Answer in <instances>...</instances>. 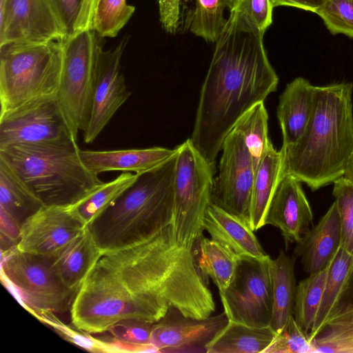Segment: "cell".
Instances as JSON below:
<instances>
[{
    "label": "cell",
    "instance_id": "obj_28",
    "mask_svg": "<svg viewBox=\"0 0 353 353\" xmlns=\"http://www.w3.org/2000/svg\"><path fill=\"white\" fill-rule=\"evenodd\" d=\"M236 0H192L188 12L185 28L205 41L216 42L227 23L225 10L230 12Z\"/></svg>",
    "mask_w": 353,
    "mask_h": 353
},
{
    "label": "cell",
    "instance_id": "obj_15",
    "mask_svg": "<svg viewBox=\"0 0 353 353\" xmlns=\"http://www.w3.org/2000/svg\"><path fill=\"white\" fill-rule=\"evenodd\" d=\"M222 312L205 319L185 316L171 305L166 314L153 323L151 343L158 352L207 353L208 345L228 323Z\"/></svg>",
    "mask_w": 353,
    "mask_h": 353
},
{
    "label": "cell",
    "instance_id": "obj_24",
    "mask_svg": "<svg viewBox=\"0 0 353 353\" xmlns=\"http://www.w3.org/2000/svg\"><path fill=\"white\" fill-rule=\"evenodd\" d=\"M276 334L270 325L255 327L228 321L208 345L207 353H263Z\"/></svg>",
    "mask_w": 353,
    "mask_h": 353
},
{
    "label": "cell",
    "instance_id": "obj_19",
    "mask_svg": "<svg viewBox=\"0 0 353 353\" xmlns=\"http://www.w3.org/2000/svg\"><path fill=\"white\" fill-rule=\"evenodd\" d=\"M176 152V148L155 146L116 150H80L79 154L87 168L97 176L108 171L132 172L140 175L163 164Z\"/></svg>",
    "mask_w": 353,
    "mask_h": 353
},
{
    "label": "cell",
    "instance_id": "obj_41",
    "mask_svg": "<svg viewBox=\"0 0 353 353\" xmlns=\"http://www.w3.org/2000/svg\"><path fill=\"white\" fill-rule=\"evenodd\" d=\"M52 1L65 31V39L72 36L80 10L81 0Z\"/></svg>",
    "mask_w": 353,
    "mask_h": 353
},
{
    "label": "cell",
    "instance_id": "obj_30",
    "mask_svg": "<svg viewBox=\"0 0 353 353\" xmlns=\"http://www.w3.org/2000/svg\"><path fill=\"white\" fill-rule=\"evenodd\" d=\"M313 345L314 353H353V304L332 313Z\"/></svg>",
    "mask_w": 353,
    "mask_h": 353
},
{
    "label": "cell",
    "instance_id": "obj_32",
    "mask_svg": "<svg viewBox=\"0 0 353 353\" xmlns=\"http://www.w3.org/2000/svg\"><path fill=\"white\" fill-rule=\"evenodd\" d=\"M243 136L252 157L254 172L268 148V114L263 102L246 112L233 128Z\"/></svg>",
    "mask_w": 353,
    "mask_h": 353
},
{
    "label": "cell",
    "instance_id": "obj_20",
    "mask_svg": "<svg viewBox=\"0 0 353 353\" xmlns=\"http://www.w3.org/2000/svg\"><path fill=\"white\" fill-rule=\"evenodd\" d=\"M315 85L303 77L286 85L280 95L276 115L283 135V148L296 143L304 133L312 115Z\"/></svg>",
    "mask_w": 353,
    "mask_h": 353
},
{
    "label": "cell",
    "instance_id": "obj_10",
    "mask_svg": "<svg viewBox=\"0 0 353 353\" xmlns=\"http://www.w3.org/2000/svg\"><path fill=\"white\" fill-rule=\"evenodd\" d=\"M269 255L241 256L230 285L219 292L229 321L250 326L270 325L273 306L272 264Z\"/></svg>",
    "mask_w": 353,
    "mask_h": 353
},
{
    "label": "cell",
    "instance_id": "obj_8",
    "mask_svg": "<svg viewBox=\"0 0 353 353\" xmlns=\"http://www.w3.org/2000/svg\"><path fill=\"white\" fill-rule=\"evenodd\" d=\"M176 149L172 224L177 241L193 248L203 237L205 214L212 203L215 163L208 161L190 139Z\"/></svg>",
    "mask_w": 353,
    "mask_h": 353
},
{
    "label": "cell",
    "instance_id": "obj_23",
    "mask_svg": "<svg viewBox=\"0 0 353 353\" xmlns=\"http://www.w3.org/2000/svg\"><path fill=\"white\" fill-rule=\"evenodd\" d=\"M283 175V152L272 144L255 172L252 192L250 227L256 231L264 226L265 216L273 194Z\"/></svg>",
    "mask_w": 353,
    "mask_h": 353
},
{
    "label": "cell",
    "instance_id": "obj_33",
    "mask_svg": "<svg viewBox=\"0 0 353 353\" xmlns=\"http://www.w3.org/2000/svg\"><path fill=\"white\" fill-rule=\"evenodd\" d=\"M138 176L131 172H123L114 180L103 183L89 195L71 207L88 225L95 217L132 185Z\"/></svg>",
    "mask_w": 353,
    "mask_h": 353
},
{
    "label": "cell",
    "instance_id": "obj_44",
    "mask_svg": "<svg viewBox=\"0 0 353 353\" xmlns=\"http://www.w3.org/2000/svg\"><path fill=\"white\" fill-rule=\"evenodd\" d=\"M323 0H271L274 7L290 6L316 12Z\"/></svg>",
    "mask_w": 353,
    "mask_h": 353
},
{
    "label": "cell",
    "instance_id": "obj_26",
    "mask_svg": "<svg viewBox=\"0 0 353 353\" xmlns=\"http://www.w3.org/2000/svg\"><path fill=\"white\" fill-rule=\"evenodd\" d=\"M295 261L281 250L272 260L273 306L271 327L277 333L293 315L296 292Z\"/></svg>",
    "mask_w": 353,
    "mask_h": 353
},
{
    "label": "cell",
    "instance_id": "obj_7",
    "mask_svg": "<svg viewBox=\"0 0 353 353\" xmlns=\"http://www.w3.org/2000/svg\"><path fill=\"white\" fill-rule=\"evenodd\" d=\"M1 256L3 282L32 314L70 312L78 290L64 283L48 256L21 252L16 247L1 252Z\"/></svg>",
    "mask_w": 353,
    "mask_h": 353
},
{
    "label": "cell",
    "instance_id": "obj_34",
    "mask_svg": "<svg viewBox=\"0 0 353 353\" xmlns=\"http://www.w3.org/2000/svg\"><path fill=\"white\" fill-rule=\"evenodd\" d=\"M152 325L139 319H124L112 325L107 332L125 352H158L151 343Z\"/></svg>",
    "mask_w": 353,
    "mask_h": 353
},
{
    "label": "cell",
    "instance_id": "obj_46",
    "mask_svg": "<svg viewBox=\"0 0 353 353\" xmlns=\"http://www.w3.org/2000/svg\"><path fill=\"white\" fill-rule=\"evenodd\" d=\"M343 176L353 182V153L350 157Z\"/></svg>",
    "mask_w": 353,
    "mask_h": 353
},
{
    "label": "cell",
    "instance_id": "obj_43",
    "mask_svg": "<svg viewBox=\"0 0 353 353\" xmlns=\"http://www.w3.org/2000/svg\"><path fill=\"white\" fill-rule=\"evenodd\" d=\"M98 0H81L79 12L74 27V34L93 30Z\"/></svg>",
    "mask_w": 353,
    "mask_h": 353
},
{
    "label": "cell",
    "instance_id": "obj_16",
    "mask_svg": "<svg viewBox=\"0 0 353 353\" xmlns=\"http://www.w3.org/2000/svg\"><path fill=\"white\" fill-rule=\"evenodd\" d=\"M125 46L123 40L114 50H102L100 53L89 121L84 132L85 143H91L96 139L131 94L120 71Z\"/></svg>",
    "mask_w": 353,
    "mask_h": 353
},
{
    "label": "cell",
    "instance_id": "obj_35",
    "mask_svg": "<svg viewBox=\"0 0 353 353\" xmlns=\"http://www.w3.org/2000/svg\"><path fill=\"white\" fill-rule=\"evenodd\" d=\"M134 12L126 0H98L93 30L101 37H114Z\"/></svg>",
    "mask_w": 353,
    "mask_h": 353
},
{
    "label": "cell",
    "instance_id": "obj_18",
    "mask_svg": "<svg viewBox=\"0 0 353 353\" xmlns=\"http://www.w3.org/2000/svg\"><path fill=\"white\" fill-rule=\"evenodd\" d=\"M341 246V219L335 201L295 246L292 258L300 259L308 274L328 266Z\"/></svg>",
    "mask_w": 353,
    "mask_h": 353
},
{
    "label": "cell",
    "instance_id": "obj_45",
    "mask_svg": "<svg viewBox=\"0 0 353 353\" xmlns=\"http://www.w3.org/2000/svg\"><path fill=\"white\" fill-rule=\"evenodd\" d=\"M350 304H353V263L342 288L338 305L334 312L339 307Z\"/></svg>",
    "mask_w": 353,
    "mask_h": 353
},
{
    "label": "cell",
    "instance_id": "obj_37",
    "mask_svg": "<svg viewBox=\"0 0 353 353\" xmlns=\"http://www.w3.org/2000/svg\"><path fill=\"white\" fill-rule=\"evenodd\" d=\"M263 353H314L313 341L292 315Z\"/></svg>",
    "mask_w": 353,
    "mask_h": 353
},
{
    "label": "cell",
    "instance_id": "obj_14",
    "mask_svg": "<svg viewBox=\"0 0 353 353\" xmlns=\"http://www.w3.org/2000/svg\"><path fill=\"white\" fill-rule=\"evenodd\" d=\"M71 206H42L21 225L16 248L30 254L51 256L87 228Z\"/></svg>",
    "mask_w": 353,
    "mask_h": 353
},
{
    "label": "cell",
    "instance_id": "obj_22",
    "mask_svg": "<svg viewBox=\"0 0 353 353\" xmlns=\"http://www.w3.org/2000/svg\"><path fill=\"white\" fill-rule=\"evenodd\" d=\"M101 255L88 225L83 232L48 257L64 283L79 290Z\"/></svg>",
    "mask_w": 353,
    "mask_h": 353
},
{
    "label": "cell",
    "instance_id": "obj_3",
    "mask_svg": "<svg viewBox=\"0 0 353 353\" xmlns=\"http://www.w3.org/2000/svg\"><path fill=\"white\" fill-rule=\"evenodd\" d=\"M353 84L315 86L313 109L304 133L283 152V174L312 191L344 176L353 153Z\"/></svg>",
    "mask_w": 353,
    "mask_h": 353
},
{
    "label": "cell",
    "instance_id": "obj_2",
    "mask_svg": "<svg viewBox=\"0 0 353 353\" xmlns=\"http://www.w3.org/2000/svg\"><path fill=\"white\" fill-rule=\"evenodd\" d=\"M264 33L245 12L233 8L215 42L189 138L210 163H215L239 119L276 90L279 77L264 48Z\"/></svg>",
    "mask_w": 353,
    "mask_h": 353
},
{
    "label": "cell",
    "instance_id": "obj_17",
    "mask_svg": "<svg viewBox=\"0 0 353 353\" xmlns=\"http://www.w3.org/2000/svg\"><path fill=\"white\" fill-rule=\"evenodd\" d=\"M265 225L280 230L286 248L299 242L313 225V212L301 182L293 176L285 174L281 179L265 216Z\"/></svg>",
    "mask_w": 353,
    "mask_h": 353
},
{
    "label": "cell",
    "instance_id": "obj_25",
    "mask_svg": "<svg viewBox=\"0 0 353 353\" xmlns=\"http://www.w3.org/2000/svg\"><path fill=\"white\" fill-rule=\"evenodd\" d=\"M42 206L12 168L0 157L1 214L10 218L21 228L24 221Z\"/></svg>",
    "mask_w": 353,
    "mask_h": 353
},
{
    "label": "cell",
    "instance_id": "obj_27",
    "mask_svg": "<svg viewBox=\"0 0 353 353\" xmlns=\"http://www.w3.org/2000/svg\"><path fill=\"white\" fill-rule=\"evenodd\" d=\"M197 243L195 261L202 278L205 283L211 279L219 292L225 290L232 281L239 256L212 239L203 236Z\"/></svg>",
    "mask_w": 353,
    "mask_h": 353
},
{
    "label": "cell",
    "instance_id": "obj_21",
    "mask_svg": "<svg viewBox=\"0 0 353 353\" xmlns=\"http://www.w3.org/2000/svg\"><path fill=\"white\" fill-rule=\"evenodd\" d=\"M203 228L212 239L239 257L263 259L268 255L249 225L213 203L206 210Z\"/></svg>",
    "mask_w": 353,
    "mask_h": 353
},
{
    "label": "cell",
    "instance_id": "obj_1",
    "mask_svg": "<svg viewBox=\"0 0 353 353\" xmlns=\"http://www.w3.org/2000/svg\"><path fill=\"white\" fill-rule=\"evenodd\" d=\"M192 248L177 241L171 223L143 243L101 254L76 294L72 324L101 334L124 319L154 323L171 305L186 316H211L215 302Z\"/></svg>",
    "mask_w": 353,
    "mask_h": 353
},
{
    "label": "cell",
    "instance_id": "obj_31",
    "mask_svg": "<svg viewBox=\"0 0 353 353\" xmlns=\"http://www.w3.org/2000/svg\"><path fill=\"white\" fill-rule=\"evenodd\" d=\"M330 265L320 271L310 274L296 286L293 316L309 335L322 300Z\"/></svg>",
    "mask_w": 353,
    "mask_h": 353
},
{
    "label": "cell",
    "instance_id": "obj_40",
    "mask_svg": "<svg viewBox=\"0 0 353 353\" xmlns=\"http://www.w3.org/2000/svg\"><path fill=\"white\" fill-rule=\"evenodd\" d=\"M234 8L245 12L263 32L272 23L274 6L271 0H236Z\"/></svg>",
    "mask_w": 353,
    "mask_h": 353
},
{
    "label": "cell",
    "instance_id": "obj_38",
    "mask_svg": "<svg viewBox=\"0 0 353 353\" xmlns=\"http://www.w3.org/2000/svg\"><path fill=\"white\" fill-rule=\"evenodd\" d=\"M315 13L332 34L353 38V0H323Z\"/></svg>",
    "mask_w": 353,
    "mask_h": 353
},
{
    "label": "cell",
    "instance_id": "obj_29",
    "mask_svg": "<svg viewBox=\"0 0 353 353\" xmlns=\"http://www.w3.org/2000/svg\"><path fill=\"white\" fill-rule=\"evenodd\" d=\"M352 263L353 256L341 247L329 267L322 300L310 332L312 341L323 331L336 307Z\"/></svg>",
    "mask_w": 353,
    "mask_h": 353
},
{
    "label": "cell",
    "instance_id": "obj_36",
    "mask_svg": "<svg viewBox=\"0 0 353 353\" xmlns=\"http://www.w3.org/2000/svg\"><path fill=\"white\" fill-rule=\"evenodd\" d=\"M333 183L332 194L341 219V247L353 256V182L342 176Z\"/></svg>",
    "mask_w": 353,
    "mask_h": 353
},
{
    "label": "cell",
    "instance_id": "obj_4",
    "mask_svg": "<svg viewBox=\"0 0 353 353\" xmlns=\"http://www.w3.org/2000/svg\"><path fill=\"white\" fill-rule=\"evenodd\" d=\"M176 153L160 166L139 175L88 224L101 254L143 243L172 223Z\"/></svg>",
    "mask_w": 353,
    "mask_h": 353
},
{
    "label": "cell",
    "instance_id": "obj_39",
    "mask_svg": "<svg viewBox=\"0 0 353 353\" xmlns=\"http://www.w3.org/2000/svg\"><path fill=\"white\" fill-rule=\"evenodd\" d=\"M41 321L52 327L65 340L92 352H123L116 342L106 343L92 338L90 334L75 331L61 321L54 313H45L37 316Z\"/></svg>",
    "mask_w": 353,
    "mask_h": 353
},
{
    "label": "cell",
    "instance_id": "obj_5",
    "mask_svg": "<svg viewBox=\"0 0 353 353\" xmlns=\"http://www.w3.org/2000/svg\"><path fill=\"white\" fill-rule=\"evenodd\" d=\"M77 141L21 144L0 157L44 206H71L103 184L83 163Z\"/></svg>",
    "mask_w": 353,
    "mask_h": 353
},
{
    "label": "cell",
    "instance_id": "obj_11",
    "mask_svg": "<svg viewBox=\"0 0 353 353\" xmlns=\"http://www.w3.org/2000/svg\"><path fill=\"white\" fill-rule=\"evenodd\" d=\"M221 151L212 203L250 227L254 170L242 134L233 128L225 139Z\"/></svg>",
    "mask_w": 353,
    "mask_h": 353
},
{
    "label": "cell",
    "instance_id": "obj_9",
    "mask_svg": "<svg viewBox=\"0 0 353 353\" xmlns=\"http://www.w3.org/2000/svg\"><path fill=\"white\" fill-rule=\"evenodd\" d=\"M101 37L94 30L61 41L63 61L57 99L74 134L87 129L100 53Z\"/></svg>",
    "mask_w": 353,
    "mask_h": 353
},
{
    "label": "cell",
    "instance_id": "obj_12",
    "mask_svg": "<svg viewBox=\"0 0 353 353\" xmlns=\"http://www.w3.org/2000/svg\"><path fill=\"white\" fill-rule=\"evenodd\" d=\"M77 139L57 96L0 115V150Z\"/></svg>",
    "mask_w": 353,
    "mask_h": 353
},
{
    "label": "cell",
    "instance_id": "obj_42",
    "mask_svg": "<svg viewBox=\"0 0 353 353\" xmlns=\"http://www.w3.org/2000/svg\"><path fill=\"white\" fill-rule=\"evenodd\" d=\"M157 1L162 27L169 33H175L179 25L181 0Z\"/></svg>",
    "mask_w": 353,
    "mask_h": 353
},
{
    "label": "cell",
    "instance_id": "obj_6",
    "mask_svg": "<svg viewBox=\"0 0 353 353\" xmlns=\"http://www.w3.org/2000/svg\"><path fill=\"white\" fill-rule=\"evenodd\" d=\"M63 61L60 41L0 46V115L57 96Z\"/></svg>",
    "mask_w": 353,
    "mask_h": 353
},
{
    "label": "cell",
    "instance_id": "obj_13",
    "mask_svg": "<svg viewBox=\"0 0 353 353\" xmlns=\"http://www.w3.org/2000/svg\"><path fill=\"white\" fill-rule=\"evenodd\" d=\"M65 39L52 0H0V46Z\"/></svg>",
    "mask_w": 353,
    "mask_h": 353
}]
</instances>
